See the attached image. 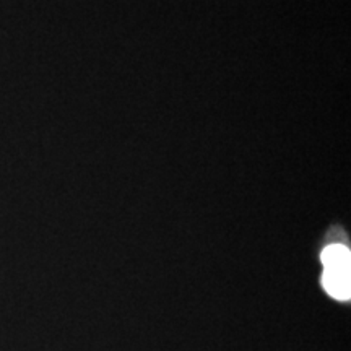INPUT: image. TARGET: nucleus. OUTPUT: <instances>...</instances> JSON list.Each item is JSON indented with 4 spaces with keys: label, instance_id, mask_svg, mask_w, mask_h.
Here are the masks:
<instances>
[{
    "label": "nucleus",
    "instance_id": "1",
    "mask_svg": "<svg viewBox=\"0 0 351 351\" xmlns=\"http://www.w3.org/2000/svg\"><path fill=\"white\" fill-rule=\"evenodd\" d=\"M322 283L332 298L348 301L351 295V257L343 244H332L322 252Z\"/></svg>",
    "mask_w": 351,
    "mask_h": 351
}]
</instances>
